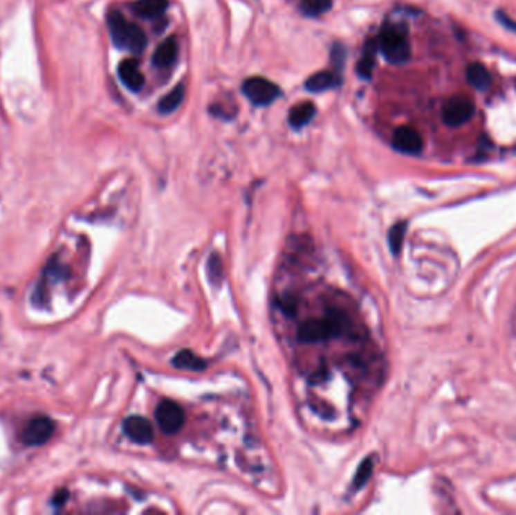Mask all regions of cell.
<instances>
[{
	"label": "cell",
	"instance_id": "cell-6",
	"mask_svg": "<svg viewBox=\"0 0 516 515\" xmlns=\"http://www.w3.org/2000/svg\"><path fill=\"white\" fill-rule=\"evenodd\" d=\"M156 420L165 434H176L185 425V411L169 399H165L156 410Z\"/></svg>",
	"mask_w": 516,
	"mask_h": 515
},
{
	"label": "cell",
	"instance_id": "cell-1",
	"mask_svg": "<svg viewBox=\"0 0 516 515\" xmlns=\"http://www.w3.org/2000/svg\"><path fill=\"white\" fill-rule=\"evenodd\" d=\"M378 39L379 52L391 64H403L411 57V44L405 24L387 23Z\"/></svg>",
	"mask_w": 516,
	"mask_h": 515
},
{
	"label": "cell",
	"instance_id": "cell-17",
	"mask_svg": "<svg viewBox=\"0 0 516 515\" xmlns=\"http://www.w3.org/2000/svg\"><path fill=\"white\" fill-rule=\"evenodd\" d=\"M172 364L178 369H186V370H194V372H201L205 369L207 363L201 359V356L195 355L192 351H180L176 356H174Z\"/></svg>",
	"mask_w": 516,
	"mask_h": 515
},
{
	"label": "cell",
	"instance_id": "cell-12",
	"mask_svg": "<svg viewBox=\"0 0 516 515\" xmlns=\"http://www.w3.org/2000/svg\"><path fill=\"white\" fill-rule=\"evenodd\" d=\"M178 56V43L176 37L166 38L163 43L156 48L153 55V64L159 69H168L176 62Z\"/></svg>",
	"mask_w": 516,
	"mask_h": 515
},
{
	"label": "cell",
	"instance_id": "cell-15",
	"mask_svg": "<svg viewBox=\"0 0 516 515\" xmlns=\"http://www.w3.org/2000/svg\"><path fill=\"white\" fill-rule=\"evenodd\" d=\"M166 10H168V0H136L133 3V11L148 20L160 19Z\"/></svg>",
	"mask_w": 516,
	"mask_h": 515
},
{
	"label": "cell",
	"instance_id": "cell-21",
	"mask_svg": "<svg viewBox=\"0 0 516 515\" xmlns=\"http://www.w3.org/2000/svg\"><path fill=\"white\" fill-rule=\"evenodd\" d=\"M371 473H373V461H371V458H369L360 465V469H358V471H356L355 479H353L355 487L361 488L365 484V482L370 479Z\"/></svg>",
	"mask_w": 516,
	"mask_h": 515
},
{
	"label": "cell",
	"instance_id": "cell-18",
	"mask_svg": "<svg viewBox=\"0 0 516 515\" xmlns=\"http://www.w3.org/2000/svg\"><path fill=\"white\" fill-rule=\"evenodd\" d=\"M185 100V85L180 83L174 88L169 94H166L159 103V111L162 114H171L177 109V107L183 103Z\"/></svg>",
	"mask_w": 516,
	"mask_h": 515
},
{
	"label": "cell",
	"instance_id": "cell-14",
	"mask_svg": "<svg viewBox=\"0 0 516 515\" xmlns=\"http://www.w3.org/2000/svg\"><path fill=\"white\" fill-rule=\"evenodd\" d=\"M340 83L341 79L338 78V74L332 71H319L306 79L305 88L310 91V93H323V91L337 88Z\"/></svg>",
	"mask_w": 516,
	"mask_h": 515
},
{
	"label": "cell",
	"instance_id": "cell-4",
	"mask_svg": "<svg viewBox=\"0 0 516 515\" xmlns=\"http://www.w3.org/2000/svg\"><path fill=\"white\" fill-rule=\"evenodd\" d=\"M476 115V105L467 96H454L448 98L443 107V121L450 127L463 126Z\"/></svg>",
	"mask_w": 516,
	"mask_h": 515
},
{
	"label": "cell",
	"instance_id": "cell-16",
	"mask_svg": "<svg viewBox=\"0 0 516 515\" xmlns=\"http://www.w3.org/2000/svg\"><path fill=\"white\" fill-rule=\"evenodd\" d=\"M467 80L470 82V85L472 88H476L479 91L488 89L490 87V82H492L489 71L486 70V66L477 62L471 64L467 69Z\"/></svg>",
	"mask_w": 516,
	"mask_h": 515
},
{
	"label": "cell",
	"instance_id": "cell-11",
	"mask_svg": "<svg viewBox=\"0 0 516 515\" xmlns=\"http://www.w3.org/2000/svg\"><path fill=\"white\" fill-rule=\"evenodd\" d=\"M379 52V46H378V39L376 38H370L365 41V44L362 47V55L360 57V62L356 65V71L360 74V78L362 79H370L374 64H376V56Z\"/></svg>",
	"mask_w": 516,
	"mask_h": 515
},
{
	"label": "cell",
	"instance_id": "cell-20",
	"mask_svg": "<svg viewBox=\"0 0 516 515\" xmlns=\"http://www.w3.org/2000/svg\"><path fill=\"white\" fill-rule=\"evenodd\" d=\"M405 233H406V224L405 222H398L396 226L389 230V246L393 249L394 254H398L403 245V239H405Z\"/></svg>",
	"mask_w": 516,
	"mask_h": 515
},
{
	"label": "cell",
	"instance_id": "cell-3",
	"mask_svg": "<svg viewBox=\"0 0 516 515\" xmlns=\"http://www.w3.org/2000/svg\"><path fill=\"white\" fill-rule=\"evenodd\" d=\"M341 328H343L341 319L335 318V316H328V318L323 319H311L304 322L297 329V337L305 343L323 342V340L337 336Z\"/></svg>",
	"mask_w": 516,
	"mask_h": 515
},
{
	"label": "cell",
	"instance_id": "cell-24",
	"mask_svg": "<svg viewBox=\"0 0 516 515\" xmlns=\"http://www.w3.org/2000/svg\"><path fill=\"white\" fill-rule=\"evenodd\" d=\"M498 20H500V21L504 24V26H507V28H510V29L516 30V23L512 21V20L509 19V17H507L506 14L498 12Z\"/></svg>",
	"mask_w": 516,
	"mask_h": 515
},
{
	"label": "cell",
	"instance_id": "cell-8",
	"mask_svg": "<svg viewBox=\"0 0 516 515\" xmlns=\"http://www.w3.org/2000/svg\"><path fill=\"white\" fill-rule=\"evenodd\" d=\"M124 432L126 435L138 444H148L153 442L154 431L151 423H149L142 415H130L124 420Z\"/></svg>",
	"mask_w": 516,
	"mask_h": 515
},
{
	"label": "cell",
	"instance_id": "cell-9",
	"mask_svg": "<svg viewBox=\"0 0 516 515\" xmlns=\"http://www.w3.org/2000/svg\"><path fill=\"white\" fill-rule=\"evenodd\" d=\"M393 147L405 154H418L423 150V138L412 127H398L393 135Z\"/></svg>",
	"mask_w": 516,
	"mask_h": 515
},
{
	"label": "cell",
	"instance_id": "cell-2",
	"mask_svg": "<svg viewBox=\"0 0 516 515\" xmlns=\"http://www.w3.org/2000/svg\"><path fill=\"white\" fill-rule=\"evenodd\" d=\"M109 32L113 44L120 48H127L131 53H142L147 47L145 32L136 24L127 21L118 11H112L107 17Z\"/></svg>",
	"mask_w": 516,
	"mask_h": 515
},
{
	"label": "cell",
	"instance_id": "cell-23",
	"mask_svg": "<svg viewBox=\"0 0 516 515\" xmlns=\"http://www.w3.org/2000/svg\"><path fill=\"white\" fill-rule=\"evenodd\" d=\"M210 278L214 281V277H221L222 275V264L218 255H213L210 259Z\"/></svg>",
	"mask_w": 516,
	"mask_h": 515
},
{
	"label": "cell",
	"instance_id": "cell-10",
	"mask_svg": "<svg viewBox=\"0 0 516 515\" xmlns=\"http://www.w3.org/2000/svg\"><path fill=\"white\" fill-rule=\"evenodd\" d=\"M118 76L124 85L135 93L144 87V74L135 60H124L118 66Z\"/></svg>",
	"mask_w": 516,
	"mask_h": 515
},
{
	"label": "cell",
	"instance_id": "cell-7",
	"mask_svg": "<svg viewBox=\"0 0 516 515\" xmlns=\"http://www.w3.org/2000/svg\"><path fill=\"white\" fill-rule=\"evenodd\" d=\"M55 432V422L47 415L33 417L23 431L21 440L28 446H41L47 443Z\"/></svg>",
	"mask_w": 516,
	"mask_h": 515
},
{
	"label": "cell",
	"instance_id": "cell-13",
	"mask_svg": "<svg viewBox=\"0 0 516 515\" xmlns=\"http://www.w3.org/2000/svg\"><path fill=\"white\" fill-rule=\"evenodd\" d=\"M317 114V107L311 102H304L293 106L288 114V123L293 129H302L308 126Z\"/></svg>",
	"mask_w": 516,
	"mask_h": 515
},
{
	"label": "cell",
	"instance_id": "cell-22",
	"mask_svg": "<svg viewBox=\"0 0 516 515\" xmlns=\"http://www.w3.org/2000/svg\"><path fill=\"white\" fill-rule=\"evenodd\" d=\"M344 57H346L344 47L340 46V44H335L334 48H332V52H331V60H332V64H334L337 70H341L344 66Z\"/></svg>",
	"mask_w": 516,
	"mask_h": 515
},
{
	"label": "cell",
	"instance_id": "cell-19",
	"mask_svg": "<svg viewBox=\"0 0 516 515\" xmlns=\"http://www.w3.org/2000/svg\"><path fill=\"white\" fill-rule=\"evenodd\" d=\"M331 6H332L331 0H302L301 11L305 15L314 17V15L324 14Z\"/></svg>",
	"mask_w": 516,
	"mask_h": 515
},
{
	"label": "cell",
	"instance_id": "cell-5",
	"mask_svg": "<svg viewBox=\"0 0 516 515\" xmlns=\"http://www.w3.org/2000/svg\"><path fill=\"white\" fill-rule=\"evenodd\" d=\"M243 94L257 106H269L281 96V89L264 78H249L243 82Z\"/></svg>",
	"mask_w": 516,
	"mask_h": 515
}]
</instances>
